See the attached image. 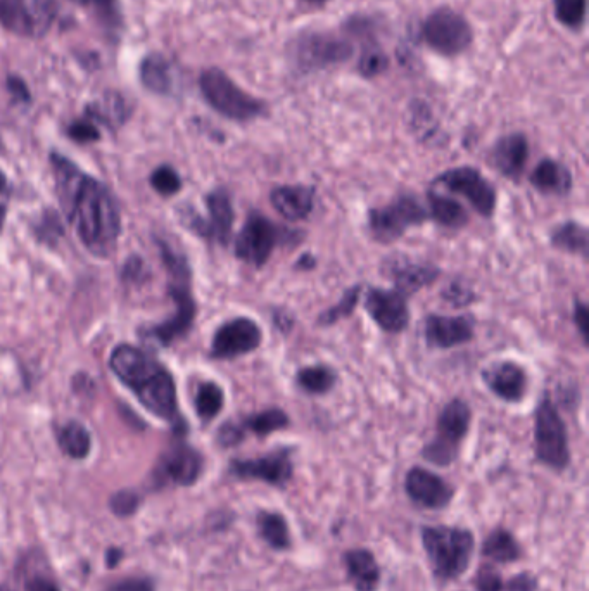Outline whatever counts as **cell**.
Wrapping results in <instances>:
<instances>
[{
	"instance_id": "6da1fadb",
	"label": "cell",
	"mask_w": 589,
	"mask_h": 591,
	"mask_svg": "<svg viewBox=\"0 0 589 591\" xmlns=\"http://www.w3.org/2000/svg\"><path fill=\"white\" fill-rule=\"evenodd\" d=\"M51 161L57 196L76 236L92 255H111L121 230L120 211L111 192L61 154H52Z\"/></svg>"
},
{
	"instance_id": "7a4b0ae2",
	"label": "cell",
	"mask_w": 589,
	"mask_h": 591,
	"mask_svg": "<svg viewBox=\"0 0 589 591\" xmlns=\"http://www.w3.org/2000/svg\"><path fill=\"white\" fill-rule=\"evenodd\" d=\"M109 367L151 414L184 429V417L178 414L177 386L161 363L135 346L121 344L113 351Z\"/></svg>"
},
{
	"instance_id": "3957f363",
	"label": "cell",
	"mask_w": 589,
	"mask_h": 591,
	"mask_svg": "<svg viewBox=\"0 0 589 591\" xmlns=\"http://www.w3.org/2000/svg\"><path fill=\"white\" fill-rule=\"evenodd\" d=\"M420 545L439 585H450L462 579L477 552V538L467 526L425 524L420 528Z\"/></svg>"
},
{
	"instance_id": "277c9868",
	"label": "cell",
	"mask_w": 589,
	"mask_h": 591,
	"mask_svg": "<svg viewBox=\"0 0 589 591\" xmlns=\"http://www.w3.org/2000/svg\"><path fill=\"white\" fill-rule=\"evenodd\" d=\"M161 256H163L166 268L170 272V293L175 299L177 312L170 320H166L158 327H152L146 337L161 346H168L173 341L189 334L194 320H196L197 310L196 301L192 298V291H190L189 263L184 256L175 253L168 244H161Z\"/></svg>"
},
{
	"instance_id": "5b68a950",
	"label": "cell",
	"mask_w": 589,
	"mask_h": 591,
	"mask_svg": "<svg viewBox=\"0 0 589 591\" xmlns=\"http://www.w3.org/2000/svg\"><path fill=\"white\" fill-rule=\"evenodd\" d=\"M534 455L539 464L553 472H565L572 462L569 433L550 394L539 401L534 420Z\"/></svg>"
},
{
	"instance_id": "8992f818",
	"label": "cell",
	"mask_w": 589,
	"mask_h": 591,
	"mask_svg": "<svg viewBox=\"0 0 589 591\" xmlns=\"http://www.w3.org/2000/svg\"><path fill=\"white\" fill-rule=\"evenodd\" d=\"M472 412L463 400H451L436 422V436L424 446L422 458L436 467H450L462 452L463 439L469 434Z\"/></svg>"
},
{
	"instance_id": "52a82bcc",
	"label": "cell",
	"mask_w": 589,
	"mask_h": 591,
	"mask_svg": "<svg viewBox=\"0 0 589 591\" xmlns=\"http://www.w3.org/2000/svg\"><path fill=\"white\" fill-rule=\"evenodd\" d=\"M199 87L209 106L230 120L249 121L266 113V106L260 99L237 87L234 80L218 68L204 71Z\"/></svg>"
},
{
	"instance_id": "ba28073f",
	"label": "cell",
	"mask_w": 589,
	"mask_h": 591,
	"mask_svg": "<svg viewBox=\"0 0 589 591\" xmlns=\"http://www.w3.org/2000/svg\"><path fill=\"white\" fill-rule=\"evenodd\" d=\"M228 474L239 481H258L285 490L294 479V448L279 446L260 457L234 458L228 464Z\"/></svg>"
},
{
	"instance_id": "9c48e42d",
	"label": "cell",
	"mask_w": 589,
	"mask_h": 591,
	"mask_svg": "<svg viewBox=\"0 0 589 591\" xmlns=\"http://www.w3.org/2000/svg\"><path fill=\"white\" fill-rule=\"evenodd\" d=\"M429 211L415 194H401L393 203L368 213V229L375 241L393 242L413 225L429 220Z\"/></svg>"
},
{
	"instance_id": "30bf717a",
	"label": "cell",
	"mask_w": 589,
	"mask_h": 591,
	"mask_svg": "<svg viewBox=\"0 0 589 591\" xmlns=\"http://www.w3.org/2000/svg\"><path fill=\"white\" fill-rule=\"evenodd\" d=\"M287 241V232L277 223L253 211L235 239V256L254 268H261L270 260L273 249Z\"/></svg>"
},
{
	"instance_id": "8fae6325",
	"label": "cell",
	"mask_w": 589,
	"mask_h": 591,
	"mask_svg": "<svg viewBox=\"0 0 589 591\" xmlns=\"http://www.w3.org/2000/svg\"><path fill=\"white\" fill-rule=\"evenodd\" d=\"M56 13L54 0H0V25L21 37H42Z\"/></svg>"
},
{
	"instance_id": "7c38bea8",
	"label": "cell",
	"mask_w": 589,
	"mask_h": 591,
	"mask_svg": "<svg viewBox=\"0 0 589 591\" xmlns=\"http://www.w3.org/2000/svg\"><path fill=\"white\" fill-rule=\"evenodd\" d=\"M422 37L432 51L443 56H456L467 51L472 44V28L469 21L455 11L439 9L425 20Z\"/></svg>"
},
{
	"instance_id": "4fadbf2b",
	"label": "cell",
	"mask_w": 589,
	"mask_h": 591,
	"mask_svg": "<svg viewBox=\"0 0 589 591\" xmlns=\"http://www.w3.org/2000/svg\"><path fill=\"white\" fill-rule=\"evenodd\" d=\"M403 490L415 507L429 512H443L448 509L456 495V488L448 479L420 465H415L406 472Z\"/></svg>"
},
{
	"instance_id": "5bb4252c",
	"label": "cell",
	"mask_w": 589,
	"mask_h": 591,
	"mask_svg": "<svg viewBox=\"0 0 589 591\" xmlns=\"http://www.w3.org/2000/svg\"><path fill=\"white\" fill-rule=\"evenodd\" d=\"M436 184L446 191L465 197L482 217H493L496 208V189L472 166H460L436 178Z\"/></svg>"
},
{
	"instance_id": "9a60e30c",
	"label": "cell",
	"mask_w": 589,
	"mask_h": 591,
	"mask_svg": "<svg viewBox=\"0 0 589 591\" xmlns=\"http://www.w3.org/2000/svg\"><path fill=\"white\" fill-rule=\"evenodd\" d=\"M261 341L263 331L253 318H234L215 332L209 353L215 360H232L253 353L256 348H260Z\"/></svg>"
},
{
	"instance_id": "2e32d148",
	"label": "cell",
	"mask_w": 589,
	"mask_h": 591,
	"mask_svg": "<svg viewBox=\"0 0 589 591\" xmlns=\"http://www.w3.org/2000/svg\"><path fill=\"white\" fill-rule=\"evenodd\" d=\"M365 308L380 329L389 334H399L410 322V312L405 294L396 289L372 287L365 296Z\"/></svg>"
},
{
	"instance_id": "e0dca14e",
	"label": "cell",
	"mask_w": 589,
	"mask_h": 591,
	"mask_svg": "<svg viewBox=\"0 0 589 591\" xmlns=\"http://www.w3.org/2000/svg\"><path fill=\"white\" fill-rule=\"evenodd\" d=\"M341 560L346 579L355 591H379L382 566L374 550L367 547L348 548L342 552Z\"/></svg>"
},
{
	"instance_id": "ac0fdd59",
	"label": "cell",
	"mask_w": 589,
	"mask_h": 591,
	"mask_svg": "<svg viewBox=\"0 0 589 591\" xmlns=\"http://www.w3.org/2000/svg\"><path fill=\"white\" fill-rule=\"evenodd\" d=\"M384 272L389 279L394 280L396 291L401 294H412L422 287L431 286L439 277V268L410 260L408 256H391L384 261Z\"/></svg>"
},
{
	"instance_id": "d6986e66",
	"label": "cell",
	"mask_w": 589,
	"mask_h": 591,
	"mask_svg": "<svg viewBox=\"0 0 589 591\" xmlns=\"http://www.w3.org/2000/svg\"><path fill=\"white\" fill-rule=\"evenodd\" d=\"M206 208H208V220L199 222V234L209 241L218 242L227 246L232 237L235 213L232 206V199L225 189H215L209 192L206 197Z\"/></svg>"
},
{
	"instance_id": "ffe728a7",
	"label": "cell",
	"mask_w": 589,
	"mask_h": 591,
	"mask_svg": "<svg viewBox=\"0 0 589 591\" xmlns=\"http://www.w3.org/2000/svg\"><path fill=\"white\" fill-rule=\"evenodd\" d=\"M482 379L494 396L508 403H517L522 400L526 396L527 384H529L526 370L522 369L519 363L510 362V360L489 365L488 369L482 372Z\"/></svg>"
},
{
	"instance_id": "44dd1931",
	"label": "cell",
	"mask_w": 589,
	"mask_h": 591,
	"mask_svg": "<svg viewBox=\"0 0 589 591\" xmlns=\"http://www.w3.org/2000/svg\"><path fill=\"white\" fill-rule=\"evenodd\" d=\"M474 337V324L467 317L429 315L425 320V341L437 350H450L469 343Z\"/></svg>"
},
{
	"instance_id": "7402d4cb",
	"label": "cell",
	"mask_w": 589,
	"mask_h": 591,
	"mask_svg": "<svg viewBox=\"0 0 589 591\" xmlns=\"http://www.w3.org/2000/svg\"><path fill=\"white\" fill-rule=\"evenodd\" d=\"M161 477L177 486H192L199 481L204 471V458L196 448L177 445L161 460Z\"/></svg>"
},
{
	"instance_id": "603a6c76",
	"label": "cell",
	"mask_w": 589,
	"mask_h": 591,
	"mask_svg": "<svg viewBox=\"0 0 589 591\" xmlns=\"http://www.w3.org/2000/svg\"><path fill=\"white\" fill-rule=\"evenodd\" d=\"M270 203L289 222H301L315 208V189L308 185H280L270 194Z\"/></svg>"
},
{
	"instance_id": "cb8c5ba5",
	"label": "cell",
	"mask_w": 589,
	"mask_h": 591,
	"mask_svg": "<svg viewBox=\"0 0 589 591\" xmlns=\"http://www.w3.org/2000/svg\"><path fill=\"white\" fill-rule=\"evenodd\" d=\"M482 559L491 562L494 566H512L524 559V547L519 538L505 528V526H496L491 529L486 538L482 540L481 548Z\"/></svg>"
},
{
	"instance_id": "d4e9b609",
	"label": "cell",
	"mask_w": 589,
	"mask_h": 591,
	"mask_svg": "<svg viewBox=\"0 0 589 591\" xmlns=\"http://www.w3.org/2000/svg\"><path fill=\"white\" fill-rule=\"evenodd\" d=\"M254 528H256L258 538L272 552H291L294 547L291 524L282 512L268 509L258 510L254 515Z\"/></svg>"
},
{
	"instance_id": "484cf974",
	"label": "cell",
	"mask_w": 589,
	"mask_h": 591,
	"mask_svg": "<svg viewBox=\"0 0 589 591\" xmlns=\"http://www.w3.org/2000/svg\"><path fill=\"white\" fill-rule=\"evenodd\" d=\"M351 45L329 35H311L298 47V56L306 66L342 63L351 56Z\"/></svg>"
},
{
	"instance_id": "4316f807",
	"label": "cell",
	"mask_w": 589,
	"mask_h": 591,
	"mask_svg": "<svg viewBox=\"0 0 589 591\" xmlns=\"http://www.w3.org/2000/svg\"><path fill=\"white\" fill-rule=\"evenodd\" d=\"M529 146L522 134H510L498 140L493 149V165L503 177L517 178L526 168Z\"/></svg>"
},
{
	"instance_id": "83f0119b",
	"label": "cell",
	"mask_w": 589,
	"mask_h": 591,
	"mask_svg": "<svg viewBox=\"0 0 589 591\" xmlns=\"http://www.w3.org/2000/svg\"><path fill=\"white\" fill-rule=\"evenodd\" d=\"M531 184L543 194L565 196L572 191V173L555 159H543L532 172Z\"/></svg>"
},
{
	"instance_id": "f1b7e54d",
	"label": "cell",
	"mask_w": 589,
	"mask_h": 591,
	"mask_svg": "<svg viewBox=\"0 0 589 591\" xmlns=\"http://www.w3.org/2000/svg\"><path fill=\"white\" fill-rule=\"evenodd\" d=\"M427 197H429V217L434 218L439 225L460 229L469 222L467 210L455 199L434 191L429 192Z\"/></svg>"
},
{
	"instance_id": "f546056e",
	"label": "cell",
	"mask_w": 589,
	"mask_h": 591,
	"mask_svg": "<svg viewBox=\"0 0 589 591\" xmlns=\"http://www.w3.org/2000/svg\"><path fill=\"white\" fill-rule=\"evenodd\" d=\"M588 229L579 222H565L551 232V246L570 253V255L588 256Z\"/></svg>"
},
{
	"instance_id": "4dcf8cb0",
	"label": "cell",
	"mask_w": 589,
	"mask_h": 591,
	"mask_svg": "<svg viewBox=\"0 0 589 591\" xmlns=\"http://www.w3.org/2000/svg\"><path fill=\"white\" fill-rule=\"evenodd\" d=\"M140 80L146 89L156 94H168L173 87L171 66L163 56L151 54L140 64Z\"/></svg>"
},
{
	"instance_id": "1f68e13d",
	"label": "cell",
	"mask_w": 589,
	"mask_h": 591,
	"mask_svg": "<svg viewBox=\"0 0 589 591\" xmlns=\"http://www.w3.org/2000/svg\"><path fill=\"white\" fill-rule=\"evenodd\" d=\"M57 443L68 457L75 458V460L89 457L90 448H92L89 431L75 420H71L59 429Z\"/></svg>"
},
{
	"instance_id": "d6a6232c",
	"label": "cell",
	"mask_w": 589,
	"mask_h": 591,
	"mask_svg": "<svg viewBox=\"0 0 589 591\" xmlns=\"http://www.w3.org/2000/svg\"><path fill=\"white\" fill-rule=\"evenodd\" d=\"M289 424H291L289 415L280 408H268L260 414L247 415L241 422L244 433H253L258 438H266L270 434L282 431L285 427H289Z\"/></svg>"
},
{
	"instance_id": "836d02e7",
	"label": "cell",
	"mask_w": 589,
	"mask_h": 591,
	"mask_svg": "<svg viewBox=\"0 0 589 591\" xmlns=\"http://www.w3.org/2000/svg\"><path fill=\"white\" fill-rule=\"evenodd\" d=\"M296 382L308 394H325L336 386L337 374L329 365H313L299 370Z\"/></svg>"
},
{
	"instance_id": "e575fe53",
	"label": "cell",
	"mask_w": 589,
	"mask_h": 591,
	"mask_svg": "<svg viewBox=\"0 0 589 591\" xmlns=\"http://www.w3.org/2000/svg\"><path fill=\"white\" fill-rule=\"evenodd\" d=\"M223 403H225V394L223 389L215 384V382H203L199 388H197L196 401V412L199 415V419L204 422H211L222 412Z\"/></svg>"
},
{
	"instance_id": "d590c367",
	"label": "cell",
	"mask_w": 589,
	"mask_h": 591,
	"mask_svg": "<svg viewBox=\"0 0 589 591\" xmlns=\"http://www.w3.org/2000/svg\"><path fill=\"white\" fill-rule=\"evenodd\" d=\"M360 296L361 286L349 287L348 291L342 294L341 301L329 308V310H325L318 318V322L322 325H334L342 318H348L351 313L355 312Z\"/></svg>"
},
{
	"instance_id": "8d00e7d4",
	"label": "cell",
	"mask_w": 589,
	"mask_h": 591,
	"mask_svg": "<svg viewBox=\"0 0 589 591\" xmlns=\"http://www.w3.org/2000/svg\"><path fill=\"white\" fill-rule=\"evenodd\" d=\"M555 16L567 28H581L586 20V0H553Z\"/></svg>"
},
{
	"instance_id": "74e56055",
	"label": "cell",
	"mask_w": 589,
	"mask_h": 591,
	"mask_svg": "<svg viewBox=\"0 0 589 591\" xmlns=\"http://www.w3.org/2000/svg\"><path fill=\"white\" fill-rule=\"evenodd\" d=\"M472 586L475 591H505V578L500 567L494 566L491 562H484L474 572Z\"/></svg>"
},
{
	"instance_id": "f35d334b",
	"label": "cell",
	"mask_w": 589,
	"mask_h": 591,
	"mask_svg": "<svg viewBox=\"0 0 589 591\" xmlns=\"http://www.w3.org/2000/svg\"><path fill=\"white\" fill-rule=\"evenodd\" d=\"M151 185L161 196H173L182 189V178L171 166H159L152 172Z\"/></svg>"
},
{
	"instance_id": "ab89813d",
	"label": "cell",
	"mask_w": 589,
	"mask_h": 591,
	"mask_svg": "<svg viewBox=\"0 0 589 591\" xmlns=\"http://www.w3.org/2000/svg\"><path fill=\"white\" fill-rule=\"evenodd\" d=\"M140 502L142 500H140L137 491L123 490L111 496L109 507H111V512L118 517H130L139 510Z\"/></svg>"
},
{
	"instance_id": "60d3db41",
	"label": "cell",
	"mask_w": 589,
	"mask_h": 591,
	"mask_svg": "<svg viewBox=\"0 0 589 591\" xmlns=\"http://www.w3.org/2000/svg\"><path fill=\"white\" fill-rule=\"evenodd\" d=\"M539 576L531 571H520L505 579V591H538Z\"/></svg>"
},
{
	"instance_id": "b9f144b4",
	"label": "cell",
	"mask_w": 589,
	"mask_h": 591,
	"mask_svg": "<svg viewBox=\"0 0 589 591\" xmlns=\"http://www.w3.org/2000/svg\"><path fill=\"white\" fill-rule=\"evenodd\" d=\"M68 135L76 142H80V144H89V142L101 139L99 130L89 120H78L71 123L70 128H68Z\"/></svg>"
},
{
	"instance_id": "7bdbcfd3",
	"label": "cell",
	"mask_w": 589,
	"mask_h": 591,
	"mask_svg": "<svg viewBox=\"0 0 589 591\" xmlns=\"http://www.w3.org/2000/svg\"><path fill=\"white\" fill-rule=\"evenodd\" d=\"M244 438H246V433H244L241 424H234V422L223 424L218 431V443L223 448H234V446L241 445Z\"/></svg>"
},
{
	"instance_id": "ee69618b",
	"label": "cell",
	"mask_w": 589,
	"mask_h": 591,
	"mask_svg": "<svg viewBox=\"0 0 589 591\" xmlns=\"http://www.w3.org/2000/svg\"><path fill=\"white\" fill-rule=\"evenodd\" d=\"M443 298L453 306H467L474 301L475 296L465 284L453 282L444 289Z\"/></svg>"
},
{
	"instance_id": "f6af8a7d",
	"label": "cell",
	"mask_w": 589,
	"mask_h": 591,
	"mask_svg": "<svg viewBox=\"0 0 589 591\" xmlns=\"http://www.w3.org/2000/svg\"><path fill=\"white\" fill-rule=\"evenodd\" d=\"M360 68L365 77H375L386 68V58L382 52H367L361 59Z\"/></svg>"
},
{
	"instance_id": "bcb514c9",
	"label": "cell",
	"mask_w": 589,
	"mask_h": 591,
	"mask_svg": "<svg viewBox=\"0 0 589 591\" xmlns=\"http://www.w3.org/2000/svg\"><path fill=\"white\" fill-rule=\"evenodd\" d=\"M574 324H576L577 331L584 339V343L588 341V306L584 305V301L576 299L574 303Z\"/></svg>"
},
{
	"instance_id": "7dc6e473",
	"label": "cell",
	"mask_w": 589,
	"mask_h": 591,
	"mask_svg": "<svg viewBox=\"0 0 589 591\" xmlns=\"http://www.w3.org/2000/svg\"><path fill=\"white\" fill-rule=\"evenodd\" d=\"M108 591H154L152 590L151 581L147 579H127L121 581L118 585H113Z\"/></svg>"
},
{
	"instance_id": "c3c4849f",
	"label": "cell",
	"mask_w": 589,
	"mask_h": 591,
	"mask_svg": "<svg viewBox=\"0 0 589 591\" xmlns=\"http://www.w3.org/2000/svg\"><path fill=\"white\" fill-rule=\"evenodd\" d=\"M26 591H59V588L51 579L35 576V578L26 581Z\"/></svg>"
},
{
	"instance_id": "681fc988",
	"label": "cell",
	"mask_w": 589,
	"mask_h": 591,
	"mask_svg": "<svg viewBox=\"0 0 589 591\" xmlns=\"http://www.w3.org/2000/svg\"><path fill=\"white\" fill-rule=\"evenodd\" d=\"M9 89L13 92L14 96L23 101H30V92L26 89L25 83L18 80V78H9Z\"/></svg>"
},
{
	"instance_id": "f907efd6",
	"label": "cell",
	"mask_w": 589,
	"mask_h": 591,
	"mask_svg": "<svg viewBox=\"0 0 589 591\" xmlns=\"http://www.w3.org/2000/svg\"><path fill=\"white\" fill-rule=\"evenodd\" d=\"M73 2H76V4H82V6L102 9V11H109L114 4V0H73Z\"/></svg>"
},
{
	"instance_id": "816d5d0a",
	"label": "cell",
	"mask_w": 589,
	"mask_h": 591,
	"mask_svg": "<svg viewBox=\"0 0 589 591\" xmlns=\"http://www.w3.org/2000/svg\"><path fill=\"white\" fill-rule=\"evenodd\" d=\"M121 559H123V552L118 550V548H111L108 552V557H106V562H108V567H116Z\"/></svg>"
},
{
	"instance_id": "f5cc1de1",
	"label": "cell",
	"mask_w": 589,
	"mask_h": 591,
	"mask_svg": "<svg viewBox=\"0 0 589 591\" xmlns=\"http://www.w3.org/2000/svg\"><path fill=\"white\" fill-rule=\"evenodd\" d=\"M315 265H317V261L311 255H304L298 261V268H303V270H311V268H315Z\"/></svg>"
},
{
	"instance_id": "db71d44e",
	"label": "cell",
	"mask_w": 589,
	"mask_h": 591,
	"mask_svg": "<svg viewBox=\"0 0 589 591\" xmlns=\"http://www.w3.org/2000/svg\"><path fill=\"white\" fill-rule=\"evenodd\" d=\"M7 189V178L6 175H4V173H2V170H0V194H2V192L6 191Z\"/></svg>"
},
{
	"instance_id": "11a10c76",
	"label": "cell",
	"mask_w": 589,
	"mask_h": 591,
	"mask_svg": "<svg viewBox=\"0 0 589 591\" xmlns=\"http://www.w3.org/2000/svg\"><path fill=\"white\" fill-rule=\"evenodd\" d=\"M4 220H6V206L0 204V229H2V225H4Z\"/></svg>"
},
{
	"instance_id": "9f6ffc18",
	"label": "cell",
	"mask_w": 589,
	"mask_h": 591,
	"mask_svg": "<svg viewBox=\"0 0 589 591\" xmlns=\"http://www.w3.org/2000/svg\"><path fill=\"white\" fill-rule=\"evenodd\" d=\"M308 2H313V4H320V2H325V0H308Z\"/></svg>"
},
{
	"instance_id": "6f0895ef",
	"label": "cell",
	"mask_w": 589,
	"mask_h": 591,
	"mask_svg": "<svg viewBox=\"0 0 589 591\" xmlns=\"http://www.w3.org/2000/svg\"><path fill=\"white\" fill-rule=\"evenodd\" d=\"M0 591H11V590H9V588H6V586H0Z\"/></svg>"
}]
</instances>
